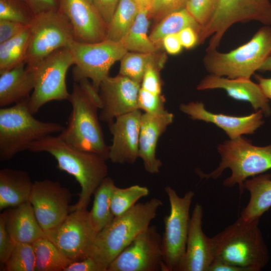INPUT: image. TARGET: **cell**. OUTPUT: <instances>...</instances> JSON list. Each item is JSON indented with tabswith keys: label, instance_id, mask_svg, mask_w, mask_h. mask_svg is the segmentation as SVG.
<instances>
[{
	"label": "cell",
	"instance_id": "52a82bcc",
	"mask_svg": "<svg viewBox=\"0 0 271 271\" xmlns=\"http://www.w3.org/2000/svg\"><path fill=\"white\" fill-rule=\"evenodd\" d=\"M218 151L221 156L218 167L208 174L200 173L201 177L216 179L225 169L229 168L231 174L223 185L227 187L238 185L240 195L244 190V183L247 178L271 169V144L255 146L248 140L240 137L220 144Z\"/></svg>",
	"mask_w": 271,
	"mask_h": 271
},
{
	"label": "cell",
	"instance_id": "e575fe53",
	"mask_svg": "<svg viewBox=\"0 0 271 271\" xmlns=\"http://www.w3.org/2000/svg\"><path fill=\"white\" fill-rule=\"evenodd\" d=\"M3 270L36 271V255L33 244H17Z\"/></svg>",
	"mask_w": 271,
	"mask_h": 271
},
{
	"label": "cell",
	"instance_id": "74e56055",
	"mask_svg": "<svg viewBox=\"0 0 271 271\" xmlns=\"http://www.w3.org/2000/svg\"><path fill=\"white\" fill-rule=\"evenodd\" d=\"M165 98L164 95L149 92L141 87L138 96V106L140 110L151 114L165 112Z\"/></svg>",
	"mask_w": 271,
	"mask_h": 271
},
{
	"label": "cell",
	"instance_id": "603a6c76",
	"mask_svg": "<svg viewBox=\"0 0 271 271\" xmlns=\"http://www.w3.org/2000/svg\"><path fill=\"white\" fill-rule=\"evenodd\" d=\"M6 227L16 244H33L46 237L29 201L6 210Z\"/></svg>",
	"mask_w": 271,
	"mask_h": 271
},
{
	"label": "cell",
	"instance_id": "e0dca14e",
	"mask_svg": "<svg viewBox=\"0 0 271 271\" xmlns=\"http://www.w3.org/2000/svg\"><path fill=\"white\" fill-rule=\"evenodd\" d=\"M59 9L68 19L74 39L95 43L107 39L108 26L88 0H58Z\"/></svg>",
	"mask_w": 271,
	"mask_h": 271
},
{
	"label": "cell",
	"instance_id": "2e32d148",
	"mask_svg": "<svg viewBox=\"0 0 271 271\" xmlns=\"http://www.w3.org/2000/svg\"><path fill=\"white\" fill-rule=\"evenodd\" d=\"M140 88L141 84L119 74L106 78L99 88L101 100L100 120L109 124L119 116L140 109Z\"/></svg>",
	"mask_w": 271,
	"mask_h": 271
},
{
	"label": "cell",
	"instance_id": "ba28073f",
	"mask_svg": "<svg viewBox=\"0 0 271 271\" xmlns=\"http://www.w3.org/2000/svg\"><path fill=\"white\" fill-rule=\"evenodd\" d=\"M30 37L25 62L33 68L56 50L68 48L75 40L68 19L58 9L36 15L29 26Z\"/></svg>",
	"mask_w": 271,
	"mask_h": 271
},
{
	"label": "cell",
	"instance_id": "7a4b0ae2",
	"mask_svg": "<svg viewBox=\"0 0 271 271\" xmlns=\"http://www.w3.org/2000/svg\"><path fill=\"white\" fill-rule=\"evenodd\" d=\"M163 205L153 198L145 203L136 204L99 232L94 241L89 256L104 271L110 263L143 231L148 228Z\"/></svg>",
	"mask_w": 271,
	"mask_h": 271
},
{
	"label": "cell",
	"instance_id": "cb8c5ba5",
	"mask_svg": "<svg viewBox=\"0 0 271 271\" xmlns=\"http://www.w3.org/2000/svg\"><path fill=\"white\" fill-rule=\"evenodd\" d=\"M35 85L34 70L25 62L0 72V107L21 102L30 96Z\"/></svg>",
	"mask_w": 271,
	"mask_h": 271
},
{
	"label": "cell",
	"instance_id": "f6af8a7d",
	"mask_svg": "<svg viewBox=\"0 0 271 271\" xmlns=\"http://www.w3.org/2000/svg\"><path fill=\"white\" fill-rule=\"evenodd\" d=\"M183 47L190 49L199 43V33L195 29L187 27L178 33Z\"/></svg>",
	"mask_w": 271,
	"mask_h": 271
},
{
	"label": "cell",
	"instance_id": "484cf974",
	"mask_svg": "<svg viewBox=\"0 0 271 271\" xmlns=\"http://www.w3.org/2000/svg\"><path fill=\"white\" fill-rule=\"evenodd\" d=\"M244 189L250 193L249 201L240 216L244 220L259 219L271 207V176L259 174L244 183Z\"/></svg>",
	"mask_w": 271,
	"mask_h": 271
},
{
	"label": "cell",
	"instance_id": "ab89813d",
	"mask_svg": "<svg viewBox=\"0 0 271 271\" xmlns=\"http://www.w3.org/2000/svg\"><path fill=\"white\" fill-rule=\"evenodd\" d=\"M6 210L0 214V264L1 270L13 252L16 243L9 233L6 224Z\"/></svg>",
	"mask_w": 271,
	"mask_h": 271
},
{
	"label": "cell",
	"instance_id": "5b68a950",
	"mask_svg": "<svg viewBox=\"0 0 271 271\" xmlns=\"http://www.w3.org/2000/svg\"><path fill=\"white\" fill-rule=\"evenodd\" d=\"M72 105L66 127L58 135L69 145L108 159L109 147L104 138L97 114L98 105L78 82H74L68 100Z\"/></svg>",
	"mask_w": 271,
	"mask_h": 271
},
{
	"label": "cell",
	"instance_id": "5bb4252c",
	"mask_svg": "<svg viewBox=\"0 0 271 271\" xmlns=\"http://www.w3.org/2000/svg\"><path fill=\"white\" fill-rule=\"evenodd\" d=\"M107 271H167L162 236L156 225L140 233L110 263Z\"/></svg>",
	"mask_w": 271,
	"mask_h": 271
},
{
	"label": "cell",
	"instance_id": "7dc6e473",
	"mask_svg": "<svg viewBox=\"0 0 271 271\" xmlns=\"http://www.w3.org/2000/svg\"><path fill=\"white\" fill-rule=\"evenodd\" d=\"M162 45L166 52L170 55H177L182 50L183 46L178 34H171L164 38Z\"/></svg>",
	"mask_w": 271,
	"mask_h": 271
},
{
	"label": "cell",
	"instance_id": "d6a6232c",
	"mask_svg": "<svg viewBox=\"0 0 271 271\" xmlns=\"http://www.w3.org/2000/svg\"><path fill=\"white\" fill-rule=\"evenodd\" d=\"M139 11L133 0H120L108 25L107 39L120 42L134 22Z\"/></svg>",
	"mask_w": 271,
	"mask_h": 271
},
{
	"label": "cell",
	"instance_id": "7bdbcfd3",
	"mask_svg": "<svg viewBox=\"0 0 271 271\" xmlns=\"http://www.w3.org/2000/svg\"><path fill=\"white\" fill-rule=\"evenodd\" d=\"M120 0H92V4L103 20L108 25Z\"/></svg>",
	"mask_w": 271,
	"mask_h": 271
},
{
	"label": "cell",
	"instance_id": "4316f807",
	"mask_svg": "<svg viewBox=\"0 0 271 271\" xmlns=\"http://www.w3.org/2000/svg\"><path fill=\"white\" fill-rule=\"evenodd\" d=\"M167 58L165 54L159 51L153 53L127 51L120 60L119 74L141 84L147 68L152 66L161 70Z\"/></svg>",
	"mask_w": 271,
	"mask_h": 271
},
{
	"label": "cell",
	"instance_id": "b9f144b4",
	"mask_svg": "<svg viewBox=\"0 0 271 271\" xmlns=\"http://www.w3.org/2000/svg\"><path fill=\"white\" fill-rule=\"evenodd\" d=\"M29 26L10 20H0V43L21 33Z\"/></svg>",
	"mask_w": 271,
	"mask_h": 271
},
{
	"label": "cell",
	"instance_id": "f35d334b",
	"mask_svg": "<svg viewBox=\"0 0 271 271\" xmlns=\"http://www.w3.org/2000/svg\"><path fill=\"white\" fill-rule=\"evenodd\" d=\"M188 0H153L149 18L160 21L167 15L186 8Z\"/></svg>",
	"mask_w": 271,
	"mask_h": 271
},
{
	"label": "cell",
	"instance_id": "f5cc1de1",
	"mask_svg": "<svg viewBox=\"0 0 271 271\" xmlns=\"http://www.w3.org/2000/svg\"><path fill=\"white\" fill-rule=\"evenodd\" d=\"M88 1H89L90 2L92 3V0H88Z\"/></svg>",
	"mask_w": 271,
	"mask_h": 271
},
{
	"label": "cell",
	"instance_id": "4dcf8cb0",
	"mask_svg": "<svg viewBox=\"0 0 271 271\" xmlns=\"http://www.w3.org/2000/svg\"><path fill=\"white\" fill-rule=\"evenodd\" d=\"M36 255V271H64L71 262L46 237L33 243Z\"/></svg>",
	"mask_w": 271,
	"mask_h": 271
},
{
	"label": "cell",
	"instance_id": "30bf717a",
	"mask_svg": "<svg viewBox=\"0 0 271 271\" xmlns=\"http://www.w3.org/2000/svg\"><path fill=\"white\" fill-rule=\"evenodd\" d=\"M165 191L170 202V211L164 219L165 230L162 236L163 260L167 271H179L186 251L190 208L194 192L189 191L180 197L170 186H166Z\"/></svg>",
	"mask_w": 271,
	"mask_h": 271
},
{
	"label": "cell",
	"instance_id": "1f68e13d",
	"mask_svg": "<svg viewBox=\"0 0 271 271\" xmlns=\"http://www.w3.org/2000/svg\"><path fill=\"white\" fill-rule=\"evenodd\" d=\"M29 37V27L16 36L0 43V72L12 69L25 62Z\"/></svg>",
	"mask_w": 271,
	"mask_h": 271
},
{
	"label": "cell",
	"instance_id": "9a60e30c",
	"mask_svg": "<svg viewBox=\"0 0 271 271\" xmlns=\"http://www.w3.org/2000/svg\"><path fill=\"white\" fill-rule=\"evenodd\" d=\"M71 197L58 182L44 180L33 183L29 202L44 231L56 227L67 217Z\"/></svg>",
	"mask_w": 271,
	"mask_h": 271
},
{
	"label": "cell",
	"instance_id": "f546056e",
	"mask_svg": "<svg viewBox=\"0 0 271 271\" xmlns=\"http://www.w3.org/2000/svg\"><path fill=\"white\" fill-rule=\"evenodd\" d=\"M115 187L113 179L107 176L93 194L94 200L90 215L97 233L110 223L114 217L110 209V201Z\"/></svg>",
	"mask_w": 271,
	"mask_h": 271
},
{
	"label": "cell",
	"instance_id": "bcb514c9",
	"mask_svg": "<svg viewBox=\"0 0 271 271\" xmlns=\"http://www.w3.org/2000/svg\"><path fill=\"white\" fill-rule=\"evenodd\" d=\"M34 13H42L56 10L59 9L58 0H24Z\"/></svg>",
	"mask_w": 271,
	"mask_h": 271
},
{
	"label": "cell",
	"instance_id": "ffe728a7",
	"mask_svg": "<svg viewBox=\"0 0 271 271\" xmlns=\"http://www.w3.org/2000/svg\"><path fill=\"white\" fill-rule=\"evenodd\" d=\"M180 109L193 120L211 122L222 128L231 140L244 134H252L263 124V113L261 110L245 116H233L215 114L207 110L202 102L181 104Z\"/></svg>",
	"mask_w": 271,
	"mask_h": 271
},
{
	"label": "cell",
	"instance_id": "c3c4849f",
	"mask_svg": "<svg viewBox=\"0 0 271 271\" xmlns=\"http://www.w3.org/2000/svg\"><path fill=\"white\" fill-rule=\"evenodd\" d=\"M208 271H245L244 269L227 262L215 258Z\"/></svg>",
	"mask_w": 271,
	"mask_h": 271
},
{
	"label": "cell",
	"instance_id": "d4e9b609",
	"mask_svg": "<svg viewBox=\"0 0 271 271\" xmlns=\"http://www.w3.org/2000/svg\"><path fill=\"white\" fill-rule=\"evenodd\" d=\"M33 186L26 171L4 168L0 170V210L29 201Z\"/></svg>",
	"mask_w": 271,
	"mask_h": 271
},
{
	"label": "cell",
	"instance_id": "83f0119b",
	"mask_svg": "<svg viewBox=\"0 0 271 271\" xmlns=\"http://www.w3.org/2000/svg\"><path fill=\"white\" fill-rule=\"evenodd\" d=\"M187 27H191L197 30L199 35L201 27L189 12L184 8L172 12L161 19L149 35L151 41L160 48L162 42L167 35L178 34Z\"/></svg>",
	"mask_w": 271,
	"mask_h": 271
},
{
	"label": "cell",
	"instance_id": "7c38bea8",
	"mask_svg": "<svg viewBox=\"0 0 271 271\" xmlns=\"http://www.w3.org/2000/svg\"><path fill=\"white\" fill-rule=\"evenodd\" d=\"M251 21L271 25L269 0H219L213 16L200 33V41L203 43L211 36L208 47L216 49L223 36L232 25Z\"/></svg>",
	"mask_w": 271,
	"mask_h": 271
},
{
	"label": "cell",
	"instance_id": "8d00e7d4",
	"mask_svg": "<svg viewBox=\"0 0 271 271\" xmlns=\"http://www.w3.org/2000/svg\"><path fill=\"white\" fill-rule=\"evenodd\" d=\"M219 2V0H188L186 8L202 29L213 16Z\"/></svg>",
	"mask_w": 271,
	"mask_h": 271
},
{
	"label": "cell",
	"instance_id": "ac0fdd59",
	"mask_svg": "<svg viewBox=\"0 0 271 271\" xmlns=\"http://www.w3.org/2000/svg\"><path fill=\"white\" fill-rule=\"evenodd\" d=\"M140 109L117 117L108 124L113 136L108 159L114 164H133L139 158Z\"/></svg>",
	"mask_w": 271,
	"mask_h": 271
},
{
	"label": "cell",
	"instance_id": "60d3db41",
	"mask_svg": "<svg viewBox=\"0 0 271 271\" xmlns=\"http://www.w3.org/2000/svg\"><path fill=\"white\" fill-rule=\"evenodd\" d=\"M158 68L151 66L146 70L143 76L141 87L153 93L161 94L162 81Z\"/></svg>",
	"mask_w": 271,
	"mask_h": 271
},
{
	"label": "cell",
	"instance_id": "f1b7e54d",
	"mask_svg": "<svg viewBox=\"0 0 271 271\" xmlns=\"http://www.w3.org/2000/svg\"><path fill=\"white\" fill-rule=\"evenodd\" d=\"M148 11L139 10L133 24L120 41L127 50L135 52L153 53L158 48L148 34L149 26Z\"/></svg>",
	"mask_w": 271,
	"mask_h": 271
},
{
	"label": "cell",
	"instance_id": "8fae6325",
	"mask_svg": "<svg viewBox=\"0 0 271 271\" xmlns=\"http://www.w3.org/2000/svg\"><path fill=\"white\" fill-rule=\"evenodd\" d=\"M74 64L68 48L56 50L33 69L35 85L29 99V108L33 114L46 103L53 100H68L70 96L66 82L67 71Z\"/></svg>",
	"mask_w": 271,
	"mask_h": 271
},
{
	"label": "cell",
	"instance_id": "816d5d0a",
	"mask_svg": "<svg viewBox=\"0 0 271 271\" xmlns=\"http://www.w3.org/2000/svg\"><path fill=\"white\" fill-rule=\"evenodd\" d=\"M260 71H271V54L260 67Z\"/></svg>",
	"mask_w": 271,
	"mask_h": 271
},
{
	"label": "cell",
	"instance_id": "7402d4cb",
	"mask_svg": "<svg viewBox=\"0 0 271 271\" xmlns=\"http://www.w3.org/2000/svg\"><path fill=\"white\" fill-rule=\"evenodd\" d=\"M216 88L224 89L229 96L234 99L249 102L255 110H261L266 116L271 113L268 99L258 84L250 79H230L210 74L202 79L197 86L199 90Z\"/></svg>",
	"mask_w": 271,
	"mask_h": 271
},
{
	"label": "cell",
	"instance_id": "3957f363",
	"mask_svg": "<svg viewBox=\"0 0 271 271\" xmlns=\"http://www.w3.org/2000/svg\"><path fill=\"white\" fill-rule=\"evenodd\" d=\"M259 219L247 221L240 216L212 237L215 258L245 271L261 270L267 264L269 255L258 227Z\"/></svg>",
	"mask_w": 271,
	"mask_h": 271
},
{
	"label": "cell",
	"instance_id": "f907efd6",
	"mask_svg": "<svg viewBox=\"0 0 271 271\" xmlns=\"http://www.w3.org/2000/svg\"><path fill=\"white\" fill-rule=\"evenodd\" d=\"M137 5L139 10H145L149 11L152 4L153 0H133Z\"/></svg>",
	"mask_w": 271,
	"mask_h": 271
},
{
	"label": "cell",
	"instance_id": "277c9868",
	"mask_svg": "<svg viewBox=\"0 0 271 271\" xmlns=\"http://www.w3.org/2000/svg\"><path fill=\"white\" fill-rule=\"evenodd\" d=\"M30 96L11 107L0 109V161L11 160L30 145L65 127L54 122L36 119L29 108Z\"/></svg>",
	"mask_w": 271,
	"mask_h": 271
},
{
	"label": "cell",
	"instance_id": "681fc988",
	"mask_svg": "<svg viewBox=\"0 0 271 271\" xmlns=\"http://www.w3.org/2000/svg\"><path fill=\"white\" fill-rule=\"evenodd\" d=\"M263 93L267 99H271V78H265L259 76H256Z\"/></svg>",
	"mask_w": 271,
	"mask_h": 271
},
{
	"label": "cell",
	"instance_id": "d6986e66",
	"mask_svg": "<svg viewBox=\"0 0 271 271\" xmlns=\"http://www.w3.org/2000/svg\"><path fill=\"white\" fill-rule=\"evenodd\" d=\"M203 214L202 205L196 203L190 219L186 251L179 271H208L215 258L212 238L202 230Z\"/></svg>",
	"mask_w": 271,
	"mask_h": 271
},
{
	"label": "cell",
	"instance_id": "4fadbf2b",
	"mask_svg": "<svg viewBox=\"0 0 271 271\" xmlns=\"http://www.w3.org/2000/svg\"><path fill=\"white\" fill-rule=\"evenodd\" d=\"M45 236L72 262L89 256L97 234L86 209L71 211L59 225L45 231Z\"/></svg>",
	"mask_w": 271,
	"mask_h": 271
},
{
	"label": "cell",
	"instance_id": "d590c367",
	"mask_svg": "<svg viewBox=\"0 0 271 271\" xmlns=\"http://www.w3.org/2000/svg\"><path fill=\"white\" fill-rule=\"evenodd\" d=\"M35 16L24 0H0V20L29 25Z\"/></svg>",
	"mask_w": 271,
	"mask_h": 271
},
{
	"label": "cell",
	"instance_id": "836d02e7",
	"mask_svg": "<svg viewBox=\"0 0 271 271\" xmlns=\"http://www.w3.org/2000/svg\"><path fill=\"white\" fill-rule=\"evenodd\" d=\"M149 190L146 187L134 185L125 188L114 187L110 201V209L114 217L119 216L134 206L137 201L147 196Z\"/></svg>",
	"mask_w": 271,
	"mask_h": 271
},
{
	"label": "cell",
	"instance_id": "8992f818",
	"mask_svg": "<svg viewBox=\"0 0 271 271\" xmlns=\"http://www.w3.org/2000/svg\"><path fill=\"white\" fill-rule=\"evenodd\" d=\"M271 54V27L259 29L244 44L228 53L206 50L203 62L210 74L250 79Z\"/></svg>",
	"mask_w": 271,
	"mask_h": 271
},
{
	"label": "cell",
	"instance_id": "9c48e42d",
	"mask_svg": "<svg viewBox=\"0 0 271 271\" xmlns=\"http://www.w3.org/2000/svg\"><path fill=\"white\" fill-rule=\"evenodd\" d=\"M68 48L75 65L72 70L74 82L90 79L98 91L101 83L109 76L111 66L127 52L121 42L108 39L95 43L74 40Z\"/></svg>",
	"mask_w": 271,
	"mask_h": 271
},
{
	"label": "cell",
	"instance_id": "ee69618b",
	"mask_svg": "<svg viewBox=\"0 0 271 271\" xmlns=\"http://www.w3.org/2000/svg\"><path fill=\"white\" fill-rule=\"evenodd\" d=\"M64 271H104L91 257L70 263Z\"/></svg>",
	"mask_w": 271,
	"mask_h": 271
},
{
	"label": "cell",
	"instance_id": "44dd1931",
	"mask_svg": "<svg viewBox=\"0 0 271 271\" xmlns=\"http://www.w3.org/2000/svg\"><path fill=\"white\" fill-rule=\"evenodd\" d=\"M173 114L166 110L158 114L143 113L141 116L139 141V158L145 170L157 174L162 165L156 157L157 145L161 135L173 121Z\"/></svg>",
	"mask_w": 271,
	"mask_h": 271
},
{
	"label": "cell",
	"instance_id": "6da1fadb",
	"mask_svg": "<svg viewBox=\"0 0 271 271\" xmlns=\"http://www.w3.org/2000/svg\"><path fill=\"white\" fill-rule=\"evenodd\" d=\"M29 150L47 152L53 156L57 167L72 176L79 183L81 192L77 202L71 207V212L86 209L95 190L107 177L106 160L91 152L76 149L59 136H46L32 143Z\"/></svg>",
	"mask_w": 271,
	"mask_h": 271
}]
</instances>
